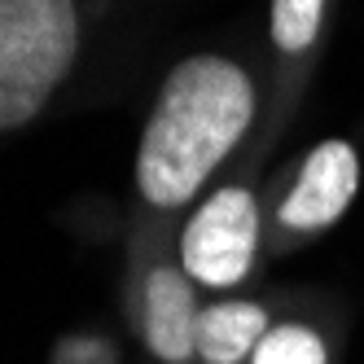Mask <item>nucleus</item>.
I'll use <instances>...</instances> for the list:
<instances>
[{
	"instance_id": "obj_1",
	"label": "nucleus",
	"mask_w": 364,
	"mask_h": 364,
	"mask_svg": "<svg viewBox=\"0 0 364 364\" xmlns=\"http://www.w3.org/2000/svg\"><path fill=\"white\" fill-rule=\"evenodd\" d=\"M264 92L255 70L228 53H193L167 70L136 141V198L171 220L206 193L259 127Z\"/></svg>"
},
{
	"instance_id": "obj_2",
	"label": "nucleus",
	"mask_w": 364,
	"mask_h": 364,
	"mask_svg": "<svg viewBox=\"0 0 364 364\" xmlns=\"http://www.w3.org/2000/svg\"><path fill=\"white\" fill-rule=\"evenodd\" d=\"M75 0H0V136L44 114L80 62Z\"/></svg>"
},
{
	"instance_id": "obj_3",
	"label": "nucleus",
	"mask_w": 364,
	"mask_h": 364,
	"mask_svg": "<svg viewBox=\"0 0 364 364\" xmlns=\"http://www.w3.org/2000/svg\"><path fill=\"white\" fill-rule=\"evenodd\" d=\"M268 255V215L246 180H224L202 193L176 232V259L202 294H232Z\"/></svg>"
},
{
	"instance_id": "obj_4",
	"label": "nucleus",
	"mask_w": 364,
	"mask_h": 364,
	"mask_svg": "<svg viewBox=\"0 0 364 364\" xmlns=\"http://www.w3.org/2000/svg\"><path fill=\"white\" fill-rule=\"evenodd\" d=\"M364 163L347 136L311 145L294 167H285L281 189L268 206V255H285L329 232L360 198Z\"/></svg>"
},
{
	"instance_id": "obj_5",
	"label": "nucleus",
	"mask_w": 364,
	"mask_h": 364,
	"mask_svg": "<svg viewBox=\"0 0 364 364\" xmlns=\"http://www.w3.org/2000/svg\"><path fill=\"white\" fill-rule=\"evenodd\" d=\"M198 281L180 268L176 246L171 255L154 250L141 259L132 277V325L136 338L154 364H198L193 360V333H198V311H202Z\"/></svg>"
},
{
	"instance_id": "obj_6",
	"label": "nucleus",
	"mask_w": 364,
	"mask_h": 364,
	"mask_svg": "<svg viewBox=\"0 0 364 364\" xmlns=\"http://www.w3.org/2000/svg\"><path fill=\"white\" fill-rule=\"evenodd\" d=\"M329 9L333 0H272L268 9V44H272V114H268V141L290 123L303 84L316 53L329 36Z\"/></svg>"
},
{
	"instance_id": "obj_7",
	"label": "nucleus",
	"mask_w": 364,
	"mask_h": 364,
	"mask_svg": "<svg viewBox=\"0 0 364 364\" xmlns=\"http://www.w3.org/2000/svg\"><path fill=\"white\" fill-rule=\"evenodd\" d=\"M272 307L264 299L228 294V299H206L198 311V333H193V360L198 364H250L255 347L272 329Z\"/></svg>"
},
{
	"instance_id": "obj_8",
	"label": "nucleus",
	"mask_w": 364,
	"mask_h": 364,
	"mask_svg": "<svg viewBox=\"0 0 364 364\" xmlns=\"http://www.w3.org/2000/svg\"><path fill=\"white\" fill-rule=\"evenodd\" d=\"M250 364H338V333L307 316H281L255 347Z\"/></svg>"
}]
</instances>
